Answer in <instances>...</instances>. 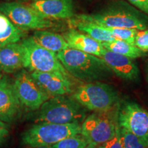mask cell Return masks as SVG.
<instances>
[{"label":"cell","mask_w":148,"mask_h":148,"mask_svg":"<svg viewBox=\"0 0 148 148\" xmlns=\"http://www.w3.org/2000/svg\"><path fill=\"white\" fill-rule=\"evenodd\" d=\"M57 56L73 77L85 83L105 80L112 71L100 57L68 47L59 51Z\"/></svg>","instance_id":"obj_1"},{"label":"cell","mask_w":148,"mask_h":148,"mask_svg":"<svg viewBox=\"0 0 148 148\" xmlns=\"http://www.w3.org/2000/svg\"><path fill=\"white\" fill-rule=\"evenodd\" d=\"M30 74L37 84L50 97L68 95L73 92L71 79L63 75L40 71H32Z\"/></svg>","instance_id":"obj_12"},{"label":"cell","mask_w":148,"mask_h":148,"mask_svg":"<svg viewBox=\"0 0 148 148\" xmlns=\"http://www.w3.org/2000/svg\"><path fill=\"white\" fill-rule=\"evenodd\" d=\"M32 38L38 45L56 53L69 47L63 36L49 31H35Z\"/></svg>","instance_id":"obj_18"},{"label":"cell","mask_w":148,"mask_h":148,"mask_svg":"<svg viewBox=\"0 0 148 148\" xmlns=\"http://www.w3.org/2000/svg\"><path fill=\"white\" fill-rule=\"evenodd\" d=\"M97 148H124V146L122 143L121 138V134H120V127L119 125L116 128L115 134L114 137L110 140L105 142L101 145L97 146Z\"/></svg>","instance_id":"obj_25"},{"label":"cell","mask_w":148,"mask_h":148,"mask_svg":"<svg viewBox=\"0 0 148 148\" xmlns=\"http://www.w3.org/2000/svg\"><path fill=\"white\" fill-rule=\"evenodd\" d=\"M119 103L108 110L93 112L86 116L81 123L80 134L88 144L98 146L114 137L119 126Z\"/></svg>","instance_id":"obj_5"},{"label":"cell","mask_w":148,"mask_h":148,"mask_svg":"<svg viewBox=\"0 0 148 148\" xmlns=\"http://www.w3.org/2000/svg\"><path fill=\"white\" fill-rule=\"evenodd\" d=\"M87 110L72 96L56 95L49 97L38 110L33 111L27 116L35 123H82Z\"/></svg>","instance_id":"obj_2"},{"label":"cell","mask_w":148,"mask_h":148,"mask_svg":"<svg viewBox=\"0 0 148 148\" xmlns=\"http://www.w3.org/2000/svg\"><path fill=\"white\" fill-rule=\"evenodd\" d=\"M69 23L72 26L77 28L80 32H84L93 39L100 42H110L116 39L102 25L85 19L79 15L75 18L72 17Z\"/></svg>","instance_id":"obj_17"},{"label":"cell","mask_w":148,"mask_h":148,"mask_svg":"<svg viewBox=\"0 0 148 148\" xmlns=\"http://www.w3.org/2000/svg\"><path fill=\"white\" fill-rule=\"evenodd\" d=\"M118 124L120 127L148 140V112L133 101L119 103Z\"/></svg>","instance_id":"obj_10"},{"label":"cell","mask_w":148,"mask_h":148,"mask_svg":"<svg viewBox=\"0 0 148 148\" xmlns=\"http://www.w3.org/2000/svg\"><path fill=\"white\" fill-rule=\"evenodd\" d=\"M85 148H97V146L90 145V144H88V145H86V147Z\"/></svg>","instance_id":"obj_31"},{"label":"cell","mask_w":148,"mask_h":148,"mask_svg":"<svg viewBox=\"0 0 148 148\" xmlns=\"http://www.w3.org/2000/svg\"><path fill=\"white\" fill-rule=\"evenodd\" d=\"M25 35V30L16 26L0 11V47L8 43L19 42Z\"/></svg>","instance_id":"obj_19"},{"label":"cell","mask_w":148,"mask_h":148,"mask_svg":"<svg viewBox=\"0 0 148 148\" xmlns=\"http://www.w3.org/2000/svg\"><path fill=\"white\" fill-rule=\"evenodd\" d=\"M27 148H49L47 146H38V147H27Z\"/></svg>","instance_id":"obj_30"},{"label":"cell","mask_w":148,"mask_h":148,"mask_svg":"<svg viewBox=\"0 0 148 148\" xmlns=\"http://www.w3.org/2000/svg\"><path fill=\"white\" fill-rule=\"evenodd\" d=\"M80 132L81 123H36L22 132L21 142L26 147H50L64 138L80 134Z\"/></svg>","instance_id":"obj_4"},{"label":"cell","mask_w":148,"mask_h":148,"mask_svg":"<svg viewBox=\"0 0 148 148\" xmlns=\"http://www.w3.org/2000/svg\"><path fill=\"white\" fill-rule=\"evenodd\" d=\"M0 11L16 26L23 30H39L53 25L48 18L40 15L30 5L28 6L14 1L2 2L0 3Z\"/></svg>","instance_id":"obj_9"},{"label":"cell","mask_w":148,"mask_h":148,"mask_svg":"<svg viewBox=\"0 0 148 148\" xmlns=\"http://www.w3.org/2000/svg\"><path fill=\"white\" fill-rule=\"evenodd\" d=\"M13 79L18 100L23 108L26 110L33 112L38 110L50 97L25 68L14 73Z\"/></svg>","instance_id":"obj_8"},{"label":"cell","mask_w":148,"mask_h":148,"mask_svg":"<svg viewBox=\"0 0 148 148\" xmlns=\"http://www.w3.org/2000/svg\"><path fill=\"white\" fill-rule=\"evenodd\" d=\"M145 75H146V80H147V82H148V60L147 61V64H146Z\"/></svg>","instance_id":"obj_29"},{"label":"cell","mask_w":148,"mask_h":148,"mask_svg":"<svg viewBox=\"0 0 148 148\" xmlns=\"http://www.w3.org/2000/svg\"><path fill=\"white\" fill-rule=\"evenodd\" d=\"M120 134L124 148H148V140L138 137L128 130L120 127Z\"/></svg>","instance_id":"obj_21"},{"label":"cell","mask_w":148,"mask_h":148,"mask_svg":"<svg viewBox=\"0 0 148 148\" xmlns=\"http://www.w3.org/2000/svg\"><path fill=\"white\" fill-rule=\"evenodd\" d=\"M88 142L80 134L63 138L49 148H85Z\"/></svg>","instance_id":"obj_22"},{"label":"cell","mask_w":148,"mask_h":148,"mask_svg":"<svg viewBox=\"0 0 148 148\" xmlns=\"http://www.w3.org/2000/svg\"><path fill=\"white\" fill-rule=\"evenodd\" d=\"M16 95L14 79L4 74L0 79V121L10 124L19 119L23 110Z\"/></svg>","instance_id":"obj_11"},{"label":"cell","mask_w":148,"mask_h":148,"mask_svg":"<svg viewBox=\"0 0 148 148\" xmlns=\"http://www.w3.org/2000/svg\"><path fill=\"white\" fill-rule=\"evenodd\" d=\"M103 47L107 50L125 56L132 59H136L145 56L146 52H144L134 45L128 43L121 40L115 39L112 41L101 42Z\"/></svg>","instance_id":"obj_20"},{"label":"cell","mask_w":148,"mask_h":148,"mask_svg":"<svg viewBox=\"0 0 148 148\" xmlns=\"http://www.w3.org/2000/svg\"><path fill=\"white\" fill-rule=\"evenodd\" d=\"M10 127V124L5 123V122L0 121V128H9Z\"/></svg>","instance_id":"obj_28"},{"label":"cell","mask_w":148,"mask_h":148,"mask_svg":"<svg viewBox=\"0 0 148 148\" xmlns=\"http://www.w3.org/2000/svg\"><path fill=\"white\" fill-rule=\"evenodd\" d=\"M85 19L108 27L148 29V17L124 1H116L97 13L79 15Z\"/></svg>","instance_id":"obj_3"},{"label":"cell","mask_w":148,"mask_h":148,"mask_svg":"<svg viewBox=\"0 0 148 148\" xmlns=\"http://www.w3.org/2000/svg\"><path fill=\"white\" fill-rule=\"evenodd\" d=\"M134 45L144 52H148V29L138 30Z\"/></svg>","instance_id":"obj_24"},{"label":"cell","mask_w":148,"mask_h":148,"mask_svg":"<svg viewBox=\"0 0 148 148\" xmlns=\"http://www.w3.org/2000/svg\"><path fill=\"white\" fill-rule=\"evenodd\" d=\"M116 39L121 40L128 43L134 45L135 36L138 29L132 28H123V27H104Z\"/></svg>","instance_id":"obj_23"},{"label":"cell","mask_w":148,"mask_h":148,"mask_svg":"<svg viewBox=\"0 0 148 148\" xmlns=\"http://www.w3.org/2000/svg\"><path fill=\"white\" fill-rule=\"evenodd\" d=\"M9 134L10 132L8 128H0V147H1L5 143Z\"/></svg>","instance_id":"obj_27"},{"label":"cell","mask_w":148,"mask_h":148,"mask_svg":"<svg viewBox=\"0 0 148 148\" xmlns=\"http://www.w3.org/2000/svg\"><path fill=\"white\" fill-rule=\"evenodd\" d=\"M134 7L148 15V0H127Z\"/></svg>","instance_id":"obj_26"},{"label":"cell","mask_w":148,"mask_h":148,"mask_svg":"<svg viewBox=\"0 0 148 148\" xmlns=\"http://www.w3.org/2000/svg\"><path fill=\"white\" fill-rule=\"evenodd\" d=\"M25 51L24 68L29 71L50 72L59 73L71 79L57 56L56 53L38 45L32 36L23 38L21 42Z\"/></svg>","instance_id":"obj_7"},{"label":"cell","mask_w":148,"mask_h":148,"mask_svg":"<svg viewBox=\"0 0 148 148\" xmlns=\"http://www.w3.org/2000/svg\"><path fill=\"white\" fill-rule=\"evenodd\" d=\"M30 6L48 19H66L74 16L73 0H33Z\"/></svg>","instance_id":"obj_14"},{"label":"cell","mask_w":148,"mask_h":148,"mask_svg":"<svg viewBox=\"0 0 148 148\" xmlns=\"http://www.w3.org/2000/svg\"><path fill=\"white\" fill-rule=\"evenodd\" d=\"M3 75V74L2 73V71H1V70L0 69V79H1V77H2Z\"/></svg>","instance_id":"obj_32"},{"label":"cell","mask_w":148,"mask_h":148,"mask_svg":"<svg viewBox=\"0 0 148 148\" xmlns=\"http://www.w3.org/2000/svg\"><path fill=\"white\" fill-rule=\"evenodd\" d=\"M25 51L21 42L0 47V69L6 74L14 73L24 68Z\"/></svg>","instance_id":"obj_15"},{"label":"cell","mask_w":148,"mask_h":148,"mask_svg":"<svg viewBox=\"0 0 148 148\" xmlns=\"http://www.w3.org/2000/svg\"><path fill=\"white\" fill-rule=\"evenodd\" d=\"M100 58L118 77L127 81H136L139 77V69L133 59L104 49Z\"/></svg>","instance_id":"obj_13"},{"label":"cell","mask_w":148,"mask_h":148,"mask_svg":"<svg viewBox=\"0 0 148 148\" xmlns=\"http://www.w3.org/2000/svg\"><path fill=\"white\" fill-rule=\"evenodd\" d=\"M69 47L100 57L105 48L102 43L88 35L72 28L63 35Z\"/></svg>","instance_id":"obj_16"},{"label":"cell","mask_w":148,"mask_h":148,"mask_svg":"<svg viewBox=\"0 0 148 148\" xmlns=\"http://www.w3.org/2000/svg\"><path fill=\"white\" fill-rule=\"evenodd\" d=\"M71 96L85 108L93 112L108 110L120 103L117 90L100 81L79 85Z\"/></svg>","instance_id":"obj_6"}]
</instances>
